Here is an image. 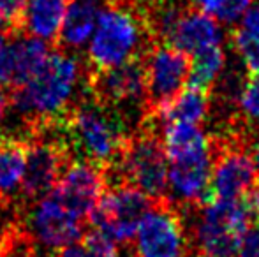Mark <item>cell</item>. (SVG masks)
Masks as SVG:
<instances>
[{"label": "cell", "mask_w": 259, "mask_h": 257, "mask_svg": "<svg viewBox=\"0 0 259 257\" xmlns=\"http://www.w3.org/2000/svg\"><path fill=\"white\" fill-rule=\"evenodd\" d=\"M55 124L67 148H74L81 161L111 168L120 161L131 136L123 115L97 99L83 100Z\"/></svg>", "instance_id": "cell-1"}, {"label": "cell", "mask_w": 259, "mask_h": 257, "mask_svg": "<svg viewBox=\"0 0 259 257\" xmlns=\"http://www.w3.org/2000/svg\"><path fill=\"white\" fill-rule=\"evenodd\" d=\"M81 81V65L67 52H50L42 67L20 88L13 90L11 104L27 120L45 127L69 111Z\"/></svg>", "instance_id": "cell-2"}, {"label": "cell", "mask_w": 259, "mask_h": 257, "mask_svg": "<svg viewBox=\"0 0 259 257\" xmlns=\"http://www.w3.org/2000/svg\"><path fill=\"white\" fill-rule=\"evenodd\" d=\"M148 28L136 13L122 6H106L101 11L96 32L87 46L92 72L141 59Z\"/></svg>", "instance_id": "cell-3"}, {"label": "cell", "mask_w": 259, "mask_h": 257, "mask_svg": "<svg viewBox=\"0 0 259 257\" xmlns=\"http://www.w3.org/2000/svg\"><path fill=\"white\" fill-rule=\"evenodd\" d=\"M252 215L243 199H211L201 204L196 226L198 257H236Z\"/></svg>", "instance_id": "cell-4"}, {"label": "cell", "mask_w": 259, "mask_h": 257, "mask_svg": "<svg viewBox=\"0 0 259 257\" xmlns=\"http://www.w3.org/2000/svg\"><path fill=\"white\" fill-rule=\"evenodd\" d=\"M154 206V199L127 183L113 187L89 217L94 231L113 240L127 243L134 240L141 220Z\"/></svg>", "instance_id": "cell-5"}, {"label": "cell", "mask_w": 259, "mask_h": 257, "mask_svg": "<svg viewBox=\"0 0 259 257\" xmlns=\"http://www.w3.org/2000/svg\"><path fill=\"white\" fill-rule=\"evenodd\" d=\"M115 168L123 183L136 187L148 197L160 201L167 194L169 161L160 139L152 132L131 137Z\"/></svg>", "instance_id": "cell-6"}, {"label": "cell", "mask_w": 259, "mask_h": 257, "mask_svg": "<svg viewBox=\"0 0 259 257\" xmlns=\"http://www.w3.org/2000/svg\"><path fill=\"white\" fill-rule=\"evenodd\" d=\"M83 220L53 192L32 201L25 215L27 234L48 252H60L81 241Z\"/></svg>", "instance_id": "cell-7"}, {"label": "cell", "mask_w": 259, "mask_h": 257, "mask_svg": "<svg viewBox=\"0 0 259 257\" xmlns=\"http://www.w3.org/2000/svg\"><path fill=\"white\" fill-rule=\"evenodd\" d=\"M187 236L173 206L154 202L134 236V257H185Z\"/></svg>", "instance_id": "cell-8"}, {"label": "cell", "mask_w": 259, "mask_h": 257, "mask_svg": "<svg viewBox=\"0 0 259 257\" xmlns=\"http://www.w3.org/2000/svg\"><path fill=\"white\" fill-rule=\"evenodd\" d=\"M69 148L62 137L41 139L35 137L28 143L27 171L20 195L25 201H37L48 195L67 168Z\"/></svg>", "instance_id": "cell-9"}, {"label": "cell", "mask_w": 259, "mask_h": 257, "mask_svg": "<svg viewBox=\"0 0 259 257\" xmlns=\"http://www.w3.org/2000/svg\"><path fill=\"white\" fill-rule=\"evenodd\" d=\"M191 71V59L180 49L159 44L145 59L147 72V104L155 110L185 88Z\"/></svg>", "instance_id": "cell-10"}, {"label": "cell", "mask_w": 259, "mask_h": 257, "mask_svg": "<svg viewBox=\"0 0 259 257\" xmlns=\"http://www.w3.org/2000/svg\"><path fill=\"white\" fill-rule=\"evenodd\" d=\"M106 190V171L89 161H74L67 164L52 192L78 213L89 219Z\"/></svg>", "instance_id": "cell-11"}, {"label": "cell", "mask_w": 259, "mask_h": 257, "mask_svg": "<svg viewBox=\"0 0 259 257\" xmlns=\"http://www.w3.org/2000/svg\"><path fill=\"white\" fill-rule=\"evenodd\" d=\"M256 187L257 175L252 155L240 146L222 148L213 161L210 190L203 202L211 199H243Z\"/></svg>", "instance_id": "cell-12"}, {"label": "cell", "mask_w": 259, "mask_h": 257, "mask_svg": "<svg viewBox=\"0 0 259 257\" xmlns=\"http://www.w3.org/2000/svg\"><path fill=\"white\" fill-rule=\"evenodd\" d=\"M90 85L96 99L113 108L147 100L145 60L134 59L106 71L92 72Z\"/></svg>", "instance_id": "cell-13"}, {"label": "cell", "mask_w": 259, "mask_h": 257, "mask_svg": "<svg viewBox=\"0 0 259 257\" xmlns=\"http://www.w3.org/2000/svg\"><path fill=\"white\" fill-rule=\"evenodd\" d=\"M222 37L224 34L219 20L201 11L182 9L160 41L192 57L211 46H221Z\"/></svg>", "instance_id": "cell-14"}, {"label": "cell", "mask_w": 259, "mask_h": 257, "mask_svg": "<svg viewBox=\"0 0 259 257\" xmlns=\"http://www.w3.org/2000/svg\"><path fill=\"white\" fill-rule=\"evenodd\" d=\"M50 55L48 42L32 35H14L7 39L0 52V83L11 90L28 81Z\"/></svg>", "instance_id": "cell-15"}, {"label": "cell", "mask_w": 259, "mask_h": 257, "mask_svg": "<svg viewBox=\"0 0 259 257\" xmlns=\"http://www.w3.org/2000/svg\"><path fill=\"white\" fill-rule=\"evenodd\" d=\"M213 150L169 162L167 194L180 204H201L210 190Z\"/></svg>", "instance_id": "cell-16"}, {"label": "cell", "mask_w": 259, "mask_h": 257, "mask_svg": "<svg viewBox=\"0 0 259 257\" xmlns=\"http://www.w3.org/2000/svg\"><path fill=\"white\" fill-rule=\"evenodd\" d=\"M69 4L71 0H27L21 28L41 41H57Z\"/></svg>", "instance_id": "cell-17"}, {"label": "cell", "mask_w": 259, "mask_h": 257, "mask_svg": "<svg viewBox=\"0 0 259 257\" xmlns=\"http://www.w3.org/2000/svg\"><path fill=\"white\" fill-rule=\"evenodd\" d=\"M101 11H103L101 0H71L58 35L62 46L67 49H79L83 46H89L96 32Z\"/></svg>", "instance_id": "cell-18"}, {"label": "cell", "mask_w": 259, "mask_h": 257, "mask_svg": "<svg viewBox=\"0 0 259 257\" xmlns=\"http://www.w3.org/2000/svg\"><path fill=\"white\" fill-rule=\"evenodd\" d=\"M27 137L0 136V197L20 194L27 171Z\"/></svg>", "instance_id": "cell-19"}, {"label": "cell", "mask_w": 259, "mask_h": 257, "mask_svg": "<svg viewBox=\"0 0 259 257\" xmlns=\"http://www.w3.org/2000/svg\"><path fill=\"white\" fill-rule=\"evenodd\" d=\"M160 143L166 151L167 161H180V159L194 157L206 151H211V141L208 139L199 125L185 124V122H169L162 125Z\"/></svg>", "instance_id": "cell-20"}, {"label": "cell", "mask_w": 259, "mask_h": 257, "mask_svg": "<svg viewBox=\"0 0 259 257\" xmlns=\"http://www.w3.org/2000/svg\"><path fill=\"white\" fill-rule=\"evenodd\" d=\"M208 106H210V97L206 90L189 85L180 90L173 99L152 110V113L162 125L169 122H185V124L199 125L205 120Z\"/></svg>", "instance_id": "cell-21"}, {"label": "cell", "mask_w": 259, "mask_h": 257, "mask_svg": "<svg viewBox=\"0 0 259 257\" xmlns=\"http://www.w3.org/2000/svg\"><path fill=\"white\" fill-rule=\"evenodd\" d=\"M233 46L250 76L259 74V4H252L233 30Z\"/></svg>", "instance_id": "cell-22"}, {"label": "cell", "mask_w": 259, "mask_h": 257, "mask_svg": "<svg viewBox=\"0 0 259 257\" xmlns=\"http://www.w3.org/2000/svg\"><path fill=\"white\" fill-rule=\"evenodd\" d=\"M226 64V53L222 46H211L203 52L192 55L191 71H189V85L210 92L213 83L221 76Z\"/></svg>", "instance_id": "cell-23"}, {"label": "cell", "mask_w": 259, "mask_h": 257, "mask_svg": "<svg viewBox=\"0 0 259 257\" xmlns=\"http://www.w3.org/2000/svg\"><path fill=\"white\" fill-rule=\"evenodd\" d=\"M57 257H120V250L113 240L92 231L83 241L60 250Z\"/></svg>", "instance_id": "cell-24"}, {"label": "cell", "mask_w": 259, "mask_h": 257, "mask_svg": "<svg viewBox=\"0 0 259 257\" xmlns=\"http://www.w3.org/2000/svg\"><path fill=\"white\" fill-rule=\"evenodd\" d=\"M238 104L242 113L249 120L259 122V74L250 76L243 85L238 97Z\"/></svg>", "instance_id": "cell-25"}, {"label": "cell", "mask_w": 259, "mask_h": 257, "mask_svg": "<svg viewBox=\"0 0 259 257\" xmlns=\"http://www.w3.org/2000/svg\"><path fill=\"white\" fill-rule=\"evenodd\" d=\"M25 6L27 0H0V30L20 28Z\"/></svg>", "instance_id": "cell-26"}, {"label": "cell", "mask_w": 259, "mask_h": 257, "mask_svg": "<svg viewBox=\"0 0 259 257\" xmlns=\"http://www.w3.org/2000/svg\"><path fill=\"white\" fill-rule=\"evenodd\" d=\"M236 257H259V220H252L247 227Z\"/></svg>", "instance_id": "cell-27"}, {"label": "cell", "mask_w": 259, "mask_h": 257, "mask_svg": "<svg viewBox=\"0 0 259 257\" xmlns=\"http://www.w3.org/2000/svg\"><path fill=\"white\" fill-rule=\"evenodd\" d=\"M252 6V0H226L224 9H222L219 21L222 23H236L238 20H242L243 14L247 13V9Z\"/></svg>", "instance_id": "cell-28"}, {"label": "cell", "mask_w": 259, "mask_h": 257, "mask_svg": "<svg viewBox=\"0 0 259 257\" xmlns=\"http://www.w3.org/2000/svg\"><path fill=\"white\" fill-rule=\"evenodd\" d=\"M189 2L196 11H201V13L210 14L215 20H219L222 9H224L226 0H189Z\"/></svg>", "instance_id": "cell-29"}, {"label": "cell", "mask_w": 259, "mask_h": 257, "mask_svg": "<svg viewBox=\"0 0 259 257\" xmlns=\"http://www.w3.org/2000/svg\"><path fill=\"white\" fill-rule=\"evenodd\" d=\"M18 245H16V241H11L7 247H4V257H45V255H41V254H37L35 250H32L30 247H27V248H16Z\"/></svg>", "instance_id": "cell-30"}, {"label": "cell", "mask_w": 259, "mask_h": 257, "mask_svg": "<svg viewBox=\"0 0 259 257\" xmlns=\"http://www.w3.org/2000/svg\"><path fill=\"white\" fill-rule=\"evenodd\" d=\"M6 110H7V95L4 92V85L0 83V124H2L4 117H6Z\"/></svg>", "instance_id": "cell-31"}, {"label": "cell", "mask_w": 259, "mask_h": 257, "mask_svg": "<svg viewBox=\"0 0 259 257\" xmlns=\"http://www.w3.org/2000/svg\"><path fill=\"white\" fill-rule=\"evenodd\" d=\"M252 161H254V168H256V175H257V185H259V137H257L256 144H254Z\"/></svg>", "instance_id": "cell-32"}, {"label": "cell", "mask_w": 259, "mask_h": 257, "mask_svg": "<svg viewBox=\"0 0 259 257\" xmlns=\"http://www.w3.org/2000/svg\"><path fill=\"white\" fill-rule=\"evenodd\" d=\"M6 42H7L6 32H4V30H0V52H2V49H4V46H6Z\"/></svg>", "instance_id": "cell-33"}]
</instances>
